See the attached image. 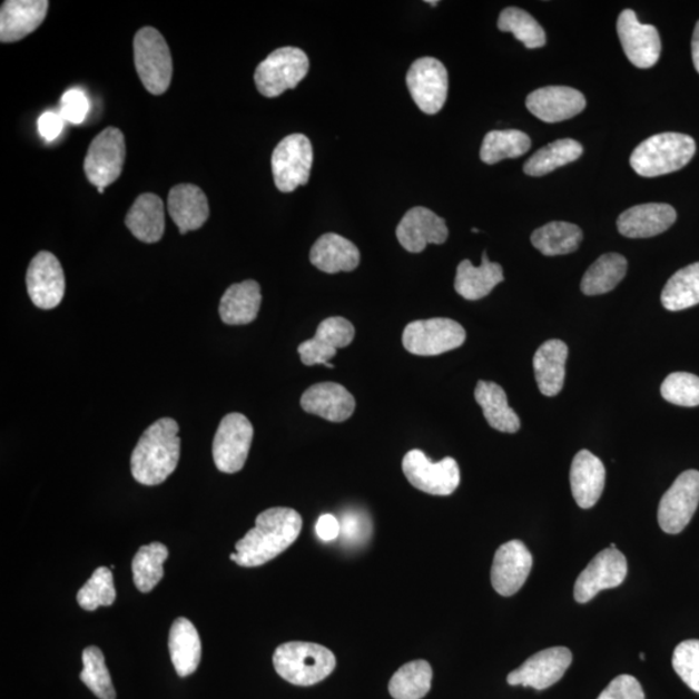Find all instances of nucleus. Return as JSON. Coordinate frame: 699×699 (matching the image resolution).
I'll return each instance as SVG.
<instances>
[{
    "instance_id": "nucleus-1",
    "label": "nucleus",
    "mask_w": 699,
    "mask_h": 699,
    "mask_svg": "<svg viewBox=\"0 0 699 699\" xmlns=\"http://www.w3.org/2000/svg\"><path fill=\"white\" fill-rule=\"evenodd\" d=\"M302 530V518L292 508H269L256 520V528L236 543V553L229 555L238 567L257 568L274 560L296 542Z\"/></svg>"
},
{
    "instance_id": "nucleus-2",
    "label": "nucleus",
    "mask_w": 699,
    "mask_h": 699,
    "mask_svg": "<svg viewBox=\"0 0 699 699\" xmlns=\"http://www.w3.org/2000/svg\"><path fill=\"white\" fill-rule=\"evenodd\" d=\"M179 425L165 417L157 420L140 436L131 455L135 481L145 486L161 484L177 469L180 459Z\"/></svg>"
},
{
    "instance_id": "nucleus-3",
    "label": "nucleus",
    "mask_w": 699,
    "mask_h": 699,
    "mask_svg": "<svg viewBox=\"0 0 699 699\" xmlns=\"http://www.w3.org/2000/svg\"><path fill=\"white\" fill-rule=\"evenodd\" d=\"M336 657L319 643L292 641L275 650L274 667L293 686L312 687L336 669Z\"/></svg>"
},
{
    "instance_id": "nucleus-4",
    "label": "nucleus",
    "mask_w": 699,
    "mask_h": 699,
    "mask_svg": "<svg viewBox=\"0 0 699 699\" xmlns=\"http://www.w3.org/2000/svg\"><path fill=\"white\" fill-rule=\"evenodd\" d=\"M695 155L696 141L692 137L663 132L643 140L633 150L630 164L641 177L656 178L685 168Z\"/></svg>"
},
{
    "instance_id": "nucleus-5",
    "label": "nucleus",
    "mask_w": 699,
    "mask_h": 699,
    "mask_svg": "<svg viewBox=\"0 0 699 699\" xmlns=\"http://www.w3.org/2000/svg\"><path fill=\"white\" fill-rule=\"evenodd\" d=\"M134 61L147 91L163 95L173 77V59L168 43L155 28H142L134 38Z\"/></svg>"
},
{
    "instance_id": "nucleus-6",
    "label": "nucleus",
    "mask_w": 699,
    "mask_h": 699,
    "mask_svg": "<svg viewBox=\"0 0 699 699\" xmlns=\"http://www.w3.org/2000/svg\"><path fill=\"white\" fill-rule=\"evenodd\" d=\"M308 69L309 61L304 51L297 47H283L259 63L254 82L264 97L277 98L297 87Z\"/></svg>"
},
{
    "instance_id": "nucleus-7",
    "label": "nucleus",
    "mask_w": 699,
    "mask_h": 699,
    "mask_svg": "<svg viewBox=\"0 0 699 699\" xmlns=\"http://www.w3.org/2000/svg\"><path fill=\"white\" fill-rule=\"evenodd\" d=\"M465 339L463 325L447 317H434L410 323L404 328L402 343L413 355L435 356L452 352L462 346Z\"/></svg>"
},
{
    "instance_id": "nucleus-8",
    "label": "nucleus",
    "mask_w": 699,
    "mask_h": 699,
    "mask_svg": "<svg viewBox=\"0 0 699 699\" xmlns=\"http://www.w3.org/2000/svg\"><path fill=\"white\" fill-rule=\"evenodd\" d=\"M314 150L304 134H292L284 138L273 154L275 186L280 193L291 194L306 186L312 173Z\"/></svg>"
},
{
    "instance_id": "nucleus-9",
    "label": "nucleus",
    "mask_w": 699,
    "mask_h": 699,
    "mask_svg": "<svg viewBox=\"0 0 699 699\" xmlns=\"http://www.w3.org/2000/svg\"><path fill=\"white\" fill-rule=\"evenodd\" d=\"M402 469L412 486L429 495L454 494L462 479L455 459L444 457L441 462L433 463L421 450L407 452Z\"/></svg>"
},
{
    "instance_id": "nucleus-10",
    "label": "nucleus",
    "mask_w": 699,
    "mask_h": 699,
    "mask_svg": "<svg viewBox=\"0 0 699 699\" xmlns=\"http://www.w3.org/2000/svg\"><path fill=\"white\" fill-rule=\"evenodd\" d=\"M254 429L243 413H228L221 419L213 442L214 463L221 473L240 472L248 459Z\"/></svg>"
},
{
    "instance_id": "nucleus-11",
    "label": "nucleus",
    "mask_w": 699,
    "mask_h": 699,
    "mask_svg": "<svg viewBox=\"0 0 699 699\" xmlns=\"http://www.w3.org/2000/svg\"><path fill=\"white\" fill-rule=\"evenodd\" d=\"M126 157L125 137L116 127H108L95 138L85 160V174L91 185L106 188L121 177Z\"/></svg>"
},
{
    "instance_id": "nucleus-12",
    "label": "nucleus",
    "mask_w": 699,
    "mask_h": 699,
    "mask_svg": "<svg viewBox=\"0 0 699 699\" xmlns=\"http://www.w3.org/2000/svg\"><path fill=\"white\" fill-rule=\"evenodd\" d=\"M699 504V472L681 473L661 499L658 508L659 526L666 534L677 535L685 530Z\"/></svg>"
},
{
    "instance_id": "nucleus-13",
    "label": "nucleus",
    "mask_w": 699,
    "mask_h": 699,
    "mask_svg": "<svg viewBox=\"0 0 699 699\" xmlns=\"http://www.w3.org/2000/svg\"><path fill=\"white\" fill-rule=\"evenodd\" d=\"M407 86L421 112L436 115L447 100V69L440 60L421 58L408 70Z\"/></svg>"
},
{
    "instance_id": "nucleus-14",
    "label": "nucleus",
    "mask_w": 699,
    "mask_h": 699,
    "mask_svg": "<svg viewBox=\"0 0 699 699\" xmlns=\"http://www.w3.org/2000/svg\"><path fill=\"white\" fill-rule=\"evenodd\" d=\"M629 573L626 555L617 548H607L590 562L578 577L574 598L579 603L590 602L595 594L624 582Z\"/></svg>"
},
{
    "instance_id": "nucleus-15",
    "label": "nucleus",
    "mask_w": 699,
    "mask_h": 699,
    "mask_svg": "<svg viewBox=\"0 0 699 699\" xmlns=\"http://www.w3.org/2000/svg\"><path fill=\"white\" fill-rule=\"evenodd\" d=\"M573 662L568 648L555 647L539 651L524 661L520 669L508 675V685L544 690L559 682Z\"/></svg>"
},
{
    "instance_id": "nucleus-16",
    "label": "nucleus",
    "mask_w": 699,
    "mask_h": 699,
    "mask_svg": "<svg viewBox=\"0 0 699 699\" xmlns=\"http://www.w3.org/2000/svg\"><path fill=\"white\" fill-rule=\"evenodd\" d=\"M617 30L626 57L634 67L648 69L656 66L661 57L662 43L653 26L641 23L637 13L624 10L619 14Z\"/></svg>"
},
{
    "instance_id": "nucleus-17",
    "label": "nucleus",
    "mask_w": 699,
    "mask_h": 699,
    "mask_svg": "<svg viewBox=\"0 0 699 699\" xmlns=\"http://www.w3.org/2000/svg\"><path fill=\"white\" fill-rule=\"evenodd\" d=\"M27 287L31 302L42 309L60 305L66 294V275L57 257L50 252L38 253L27 273Z\"/></svg>"
},
{
    "instance_id": "nucleus-18",
    "label": "nucleus",
    "mask_w": 699,
    "mask_h": 699,
    "mask_svg": "<svg viewBox=\"0 0 699 699\" xmlns=\"http://www.w3.org/2000/svg\"><path fill=\"white\" fill-rule=\"evenodd\" d=\"M355 328L345 317L333 316L323 321L316 329V335L298 346L301 361L308 367L324 364L333 370L335 365L329 363L335 357L338 348H344L353 343Z\"/></svg>"
},
{
    "instance_id": "nucleus-19",
    "label": "nucleus",
    "mask_w": 699,
    "mask_h": 699,
    "mask_svg": "<svg viewBox=\"0 0 699 699\" xmlns=\"http://www.w3.org/2000/svg\"><path fill=\"white\" fill-rule=\"evenodd\" d=\"M532 569V554L521 540H511L499 548L491 569L494 590L511 598L526 583Z\"/></svg>"
},
{
    "instance_id": "nucleus-20",
    "label": "nucleus",
    "mask_w": 699,
    "mask_h": 699,
    "mask_svg": "<svg viewBox=\"0 0 699 699\" xmlns=\"http://www.w3.org/2000/svg\"><path fill=\"white\" fill-rule=\"evenodd\" d=\"M396 238L410 253L424 252L429 244L441 245L449 238L446 220L432 210L416 206L404 214L396 227Z\"/></svg>"
},
{
    "instance_id": "nucleus-21",
    "label": "nucleus",
    "mask_w": 699,
    "mask_h": 699,
    "mask_svg": "<svg viewBox=\"0 0 699 699\" xmlns=\"http://www.w3.org/2000/svg\"><path fill=\"white\" fill-rule=\"evenodd\" d=\"M587 101L581 91L567 86H548L531 92L526 107L543 122L565 121L583 112Z\"/></svg>"
},
{
    "instance_id": "nucleus-22",
    "label": "nucleus",
    "mask_w": 699,
    "mask_h": 699,
    "mask_svg": "<svg viewBox=\"0 0 699 699\" xmlns=\"http://www.w3.org/2000/svg\"><path fill=\"white\" fill-rule=\"evenodd\" d=\"M46 0H7L0 10V41L13 43L33 33L45 21Z\"/></svg>"
},
{
    "instance_id": "nucleus-23",
    "label": "nucleus",
    "mask_w": 699,
    "mask_h": 699,
    "mask_svg": "<svg viewBox=\"0 0 699 699\" xmlns=\"http://www.w3.org/2000/svg\"><path fill=\"white\" fill-rule=\"evenodd\" d=\"M301 406L305 412L328 420L331 423H344L353 416L356 402L345 386L322 383L307 388L302 395Z\"/></svg>"
},
{
    "instance_id": "nucleus-24",
    "label": "nucleus",
    "mask_w": 699,
    "mask_h": 699,
    "mask_svg": "<svg viewBox=\"0 0 699 699\" xmlns=\"http://www.w3.org/2000/svg\"><path fill=\"white\" fill-rule=\"evenodd\" d=\"M606 479L607 471L601 460L590 451H579L570 469L571 492L577 504L583 510L598 504L606 488Z\"/></svg>"
},
{
    "instance_id": "nucleus-25",
    "label": "nucleus",
    "mask_w": 699,
    "mask_h": 699,
    "mask_svg": "<svg viewBox=\"0 0 699 699\" xmlns=\"http://www.w3.org/2000/svg\"><path fill=\"white\" fill-rule=\"evenodd\" d=\"M677 221V210L667 204L633 206L619 216L618 232L630 238H648L663 234Z\"/></svg>"
},
{
    "instance_id": "nucleus-26",
    "label": "nucleus",
    "mask_w": 699,
    "mask_h": 699,
    "mask_svg": "<svg viewBox=\"0 0 699 699\" xmlns=\"http://www.w3.org/2000/svg\"><path fill=\"white\" fill-rule=\"evenodd\" d=\"M168 209L181 235L201 228L210 216L208 197L194 185L175 186L169 194Z\"/></svg>"
},
{
    "instance_id": "nucleus-27",
    "label": "nucleus",
    "mask_w": 699,
    "mask_h": 699,
    "mask_svg": "<svg viewBox=\"0 0 699 699\" xmlns=\"http://www.w3.org/2000/svg\"><path fill=\"white\" fill-rule=\"evenodd\" d=\"M309 262L325 274L350 273L361 264L356 245L337 234H324L309 252Z\"/></svg>"
},
{
    "instance_id": "nucleus-28",
    "label": "nucleus",
    "mask_w": 699,
    "mask_h": 699,
    "mask_svg": "<svg viewBox=\"0 0 699 699\" xmlns=\"http://www.w3.org/2000/svg\"><path fill=\"white\" fill-rule=\"evenodd\" d=\"M569 348L563 341L550 339L538 348L534 371L540 392L545 396L561 393L565 384Z\"/></svg>"
},
{
    "instance_id": "nucleus-29",
    "label": "nucleus",
    "mask_w": 699,
    "mask_h": 699,
    "mask_svg": "<svg viewBox=\"0 0 699 699\" xmlns=\"http://www.w3.org/2000/svg\"><path fill=\"white\" fill-rule=\"evenodd\" d=\"M503 282V267L490 262L488 253L484 252L481 266L475 267L467 259L459 265L455 291L467 301H479L488 297L496 285Z\"/></svg>"
},
{
    "instance_id": "nucleus-30",
    "label": "nucleus",
    "mask_w": 699,
    "mask_h": 699,
    "mask_svg": "<svg viewBox=\"0 0 699 699\" xmlns=\"http://www.w3.org/2000/svg\"><path fill=\"white\" fill-rule=\"evenodd\" d=\"M126 227L138 240L155 244L165 233V210L160 197L154 194L140 195L127 213Z\"/></svg>"
},
{
    "instance_id": "nucleus-31",
    "label": "nucleus",
    "mask_w": 699,
    "mask_h": 699,
    "mask_svg": "<svg viewBox=\"0 0 699 699\" xmlns=\"http://www.w3.org/2000/svg\"><path fill=\"white\" fill-rule=\"evenodd\" d=\"M169 650L175 671L180 678L189 677L201 662L200 634L187 618H178L170 629Z\"/></svg>"
},
{
    "instance_id": "nucleus-32",
    "label": "nucleus",
    "mask_w": 699,
    "mask_h": 699,
    "mask_svg": "<svg viewBox=\"0 0 699 699\" xmlns=\"http://www.w3.org/2000/svg\"><path fill=\"white\" fill-rule=\"evenodd\" d=\"M260 304V285L257 282L234 284L220 299V319L228 325L250 324L257 319Z\"/></svg>"
},
{
    "instance_id": "nucleus-33",
    "label": "nucleus",
    "mask_w": 699,
    "mask_h": 699,
    "mask_svg": "<svg viewBox=\"0 0 699 699\" xmlns=\"http://www.w3.org/2000/svg\"><path fill=\"white\" fill-rule=\"evenodd\" d=\"M474 398L491 427L496 429L498 432L511 434L520 431V417L508 404L502 386L490 381H480L475 386Z\"/></svg>"
},
{
    "instance_id": "nucleus-34",
    "label": "nucleus",
    "mask_w": 699,
    "mask_h": 699,
    "mask_svg": "<svg viewBox=\"0 0 699 699\" xmlns=\"http://www.w3.org/2000/svg\"><path fill=\"white\" fill-rule=\"evenodd\" d=\"M582 240V229L568 221H551L531 235L532 245L547 257L574 253Z\"/></svg>"
},
{
    "instance_id": "nucleus-35",
    "label": "nucleus",
    "mask_w": 699,
    "mask_h": 699,
    "mask_svg": "<svg viewBox=\"0 0 699 699\" xmlns=\"http://www.w3.org/2000/svg\"><path fill=\"white\" fill-rule=\"evenodd\" d=\"M627 259L617 253L603 254L587 269L581 289L585 296H599L613 291L627 274Z\"/></svg>"
},
{
    "instance_id": "nucleus-36",
    "label": "nucleus",
    "mask_w": 699,
    "mask_h": 699,
    "mask_svg": "<svg viewBox=\"0 0 699 699\" xmlns=\"http://www.w3.org/2000/svg\"><path fill=\"white\" fill-rule=\"evenodd\" d=\"M583 155L581 142L574 139H560L539 149L523 166L524 174L530 177H543L555 169L574 163Z\"/></svg>"
},
{
    "instance_id": "nucleus-37",
    "label": "nucleus",
    "mask_w": 699,
    "mask_h": 699,
    "mask_svg": "<svg viewBox=\"0 0 699 699\" xmlns=\"http://www.w3.org/2000/svg\"><path fill=\"white\" fill-rule=\"evenodd\" d=\"M433 670L429 662L419 659L401 667L388 682L394 699H423L432 689Z\"/></svg>"
},
{
    "instance_id": "nucleus-38",
    "label": "nucleus",
    "mask_w": 699,
    "mask_h": 699,
    "mask_svg": "<svg viewBox=\"0 0 699 699\" xmlns=\"http://www.w3.org/2000/svg\"><path fill=\"white\" fill-rule=\"evenodd\" d=\"M661 301L669 312H681L699 304V262L679 269L670 277Z\"/></svg>"
},
{
    "instance_id": "nucleus-39",
    "label": "nucleus",
    "mask_w": 699,
    "mask_h": 699,
    "mask_svg": "<svg viewBox=\"0 0 699 699\" xmlns=\"http://www.w3.org/2000/svg\"><path fill=\"white\" fill-rule=\"evenodd\" d=\"M531 139L520 130H495L484 137L481 160L494 165L506 158H518L529 152Z\"/></svg>"
},
{
    "instance_id": "nucleus-40",
    "label": "nucleus",
    "mask_w": 699,
    "mask_h": 699,
    "mask_svg": "<svg viewBox=\"0 0 699 699\" xmlns=\"http://www.w3.org/2000/svg\"><path fill=\"white\" fill-rule=\"evenodd\" d=\"M169 558V551L161 543H150L140 547L132 560L134 583L142 593H148L161 582L164 578V562Z\"/></svg>"
},
{
    "instance_id": "nucleus-41",
    "label": "nucleus",
    "mask_w": 699,
    "mask_h": 699,
    "mask_svg": "<svg viewBox=\"0 0 699 699\" xmlns=\"http://www.w3.org/2000/svg\"><path fill=\"white\" fill-rule=\"evenodd\" d=\"M498 28L512 33L530 50L540 49L547 43L545 31L530 13L518 7H508L500 13Z\"/></svg>"
},
{
    "instance_id": "nucleus-42",
    "label": "nucleus",
    "mask_w": 699,
    "mask_h": 699,
    "mask_svg": "<svg viewBox=\"0 0 699 699\" xmlns=\"http://www.w3.org/2000/svg\"><path fill=\"white\" fill-rule=\"evenodd\" d=\"M83 670L79 679L100 699H116V689L106 664L105 654L97 647H89L82 654Z\"/></svg>"
},
{
    "instance_id": "nucleus-43",
    "label": "nucleus",
    "mask_w": 699,
    "mask_h": 699,
    "mask_svg": "<svg viewBox=\"0 0 699 699\" xmlns=\"http://www.w3.org/2000/svg\"><path fill=\"white\" fill-rule=\"evenodd\" d=\"M116 600V588L112 571L108 568H98L79 590L78 606L83 610L93 611L100 607H110Z\"/></svg>"
},
{
    "instance_id": "nucleus-44",
    "label": "nucleus",
    "mask_w": 699,
    "mask_h": 699,
    "mask_svg": "<svg viewBox=\"0 0 699 699\" xmlns=\"http://www.w3.org/2000/svg\"><path fill=\"white\" fill-rule=\"evenodd\" d=\"M661 394L667 402L681 407L699 406V377L687 372H675L663 381Z\"/></svg>"
},
{
    "instance_id": "nucleus-45",
    "label": "nucleus",
    "mask_w": 699,
    "mask_h": 699,
    "mask_svg": "<svg viewBox=\"0 0 699 699\" xmlns=\"http://www.w3.org/2000/svg\"><path fill=\"white\" fill-rule=\"evenodd\" d=\"M673 670L680 679L699 693V640H687L679 643L672 656Z\"/></svg>"
},
{
    "instance_id": "nucleus-46",
    "label": "nucleus",
    "mask_w": 699,
    "mask_h": 699,
    "mask_svg": "<svg viewBox=\"0 0 699 699\" xmlns=\"http://www.w3.org/2000/svg\"><path fill=\"white\" fill-rule=\"evenodd\" d=\"M90 112V99L81 89H71L62 95L60 115L67 122L81 125Z\"/></svg>"
},
{
    "instance_id": "nucleus-47",
    "label": "nucleus",
    "mask_w": 699,
    "mask_h": 699,
    "mask_svg": "<svg viewBox=\"0 0 699 699\" xmlns=\"http://www.w3.org/2000/svg\"><path fill=\"white\" fill-rule=\"evenodd\" d=\"M341 536L347 544H357L371 535V520L357 511H347L339 520Z\"/></svg>"
},
{
    "instance_id": "nucleus-48",
    "label": "nucleus",
    "mask_w": 699,
    "mask_h": 699,
    "mask_svg": "<svg viewBox=\"0 0 699 699\" xmlns=\"http://www.w3.org/2000/svg\"><path fill=\"white\" fill-rule=\"evenodd\" d=\"M598 699H646V695L637 678L621 675L610 682Z\"/></svg>"
},
{
    "instance_id": "nucleus-49",
    "label": "nucleus",
    "mask_w": 699,
    "mask_h": 699,
    "mask_svg": "<svg viewBox=\"0 0 699 699\" xmlns=\"http://www.w3.org/2000/svg\"><path fill=\"white\" fill-rule=\"evenodd\" d=\"M63 119L60 112H53V110H49V112H45L38 119V131L41 134V137L47 141H53L60 137V134L63 129Z\"/></svg>"
},
{
    "instance_id": "nucleus-50",
    "label": "nucleus",
    "mask_w": 699,
    "mask_h": 699,
    "mask_svg": "<svg viewBox=\"0 0 699 699\" xmlns=\"http://www.w3.org/2000/svg\"><path fill=\"white\" fill-rule=\"evenodd\" d=\"M315 532L323 542H333L341 535L339 520L333 514H322L316 522Z\"/></svg>"
},
{
    "instance_id": "nucleus-51",
    "label": "nucleus",
    "mask_w": 699,
    "mask_h": 699,
    "mask_svg": "<svg viewBox=\"0 0 699 699\" xmlns=\"http://www.w3.org/2000/svg\"><path fill=\"white\" fill-rule=\"evenodd\" d=\"M692 58H693L695 68L697 69L699 73V21L697 22L695 33H693V39H692Z\"/></svg>"
},
{
    "instance_id": "nucleus-52",
    "label": "nucleus",
    "mask_w": 699,
    "mask_h": 699,
    "mask_svg": "<svg viewBox=\"0 0 699 699\" xmlns=\"http://www.w3.org/2000/svg\"><path fill=\"white\" fill-rule=\"evenodd\" d=\"M105 189H106V188H98L99 194H101V195H102V194H105Z\"/></svg>"
},
{
    "instance_id": "nucleus-53",
    "label": "nucleus",
    "mask_w": 699,
    "mask_h": 699,
    "mask_svg": "<svg viewBox=\"0 0 699 699\" xmlns=\"http://www.w3.org/2000/svg\"><path fill=\"white\" fill-rule=\"evenodd\" d=\"M429 4H432L433 7H435L436 4H439L440 2H426Z\"/></svg>"
},
{
    "instance_id": "nucleus-54",
    "label": "nucleus",
    "mask_w": 699,
    "mask_h": 699,
    "mask_svg": "<svg viewBox=\"0 0 699 699\" xmlns=\"http://www.w3.org/2000/svg\"><path fill=\"white\" fill-rule=\"evenodd\" d=\"M640 658H641V659H646V656H643V654L641 653V654H640Z\"/></svg>"
}]
</instances>
